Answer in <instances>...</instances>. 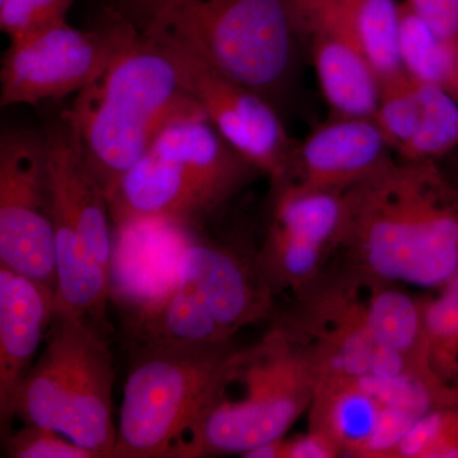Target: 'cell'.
<instances>
[{"label":"cell","mask_w":458,"mask_h":458,"mask_svg":"<svg viewBox=\"0 0 458 458\" xmlns=\"http://www.w3.org/2000/svg\"><path fill=\"white\" fill-rule=\"evenodd\" d=\"M345 201L346 267L427 291L458 273V186L436 162L394 161L345 190Z\"/></svg>","instance_id":"cell-1"},{"label":"cell","mask_w":458,"mask_h":458,"mask_svg":"<svg viewBox=\"0 0 458 458\" xmlns=\"http://www.w3.org/2000/svg\"><path fill=\"white\" fill-rule=\"evenodd\" d=\"M318 373L309 343L284 318L236 349L170 458L241 454L284 438L311 406Z\"/></svg>","instance_id":"cell-2"},{"label":"cell","mask_w":458,"mask_h":458,"mask_svg":"<svg viewBox=\"0 0 458 458\" xmlns=\"http://www.w3.org/2000/svg\"><path fill=\"white\" fill-rule=\"evenodd\" d=\"M200 110L161 42L128 25L104 71L62 114L108 195L167 123Z\"/></svg>","instance_id":"cell-3"},{"label":"cell","mask_w":458,"mask_h":458,"mask_svg":"<svg viewBox=\"0 0 458 458\" xmlns=\"http://www.w3.org/2000/svg\"><path fill=\"white\" fill-rule=\"evenodd\" d=\"M254 165L216 131L204 111L172 120L107 195L120 228L180 227L218 209L254 176Z\"/></svg>","instance_id":"cell-4"},{"label":"cell","mask_w":458,"mask_h":458,"mask_svg":"<svg viewBox=\"0 0 458 458\" xmlns=\"http://www.w3.org/2000/svg\"><path fill=\"white\" fill-rule=\"evenodd\" d=\"M274 295L256 252L195 241L181 250L167 285L141 304L132 339L137 345L232 342L241 328L269 318Z\"/></svg>","instance_id":"cell-5"},{"label":"cell","mask_w":458,"mask_h":458,"mask_svg":"<svg viewBox=\"0 0 458 458\" xmlns=\"http://www.w3.org/2000/svg\"><path fill=\"white\" fill-rule=\"evenodd\" d=\"M106 331L89 319L53 315L47 346L14 401L13 417L62 434L95 458H114V358Z\"/></svg>","instance_id":"cell-6"},{"label":"cell","mask_w":458,"mask_h":458,"mask_svg":"<svg viewBox=\"0 0 458 458\" xmlns=\"http://www.w3.org/2000/svg\"><path fill=\"white\" fill-rule=\"evenodd\" d=\"M147 31L267 99L291 80L300 42L286 0H161Z\"/></svg>","instance_id":"cell-7"},{"label":"cell","mask_w":458,"mask_h":458,"mask_svg":"<svg viewBox=\"0 0 458 458\" xmlns=\"http://www.w3.org/2000/svg\"><path fill=\"white\" fill-rule=\"evenodd\" d=\"M234 351L232 342L138 345L123 385L114 458H170Z\"/></svg>","instance_id":"cell-8"},{"label":"cell","mask_w":458,"mask_h":458,"mask_svg":"<svg viewBox=\"0 0 458 458\" xmlns=\"http://www.w3.org/2000/svg\"><path fill=\"white\" fill-rule=\"evenodd\" d=\"M454 403L458 388L433 376L318 377L309 430L327 436L343 457L394 458L419 419Z\"/></svg>","instance_id":"cell-9"},{"label":"cell","mask_w":458,"mask_h":458,"mask_svg":"<svg viewBox=\"0 0 458 458\" xmlns=\"http://www.w3.org/2000/svg\"><path fill=\"white\" fill-rule=\"evenodd\" d=\"M366 291L367 276L342 264L325 269L295 293L297 306L284 319L309 343L318 377H437L377 340L367 315Z\"/></svg>","instance_id":"cell-10"},{"label":"cell","mask_w":458,"mask_h":458,"mask_svg":"<svg viewBox=\"0 0 458 458\" xmlns=\"http://www.w3.org/2000/svg\"><path fill=\"white\" fill-rule=\"evenodd\" d=\"M0 265L55 297V227L44 135L0 138Z\"/></svg>","instance_id":"cell-11"},{"label":"cell","mask_w":458,"mask_h":458,"mask_svg":"<svg viewBox=\"0 0 458 458\" xmlns=\"http://www.w3.org/2000/svg\"><path fill=\"white\" fill-rule=\"evenodd\" d=\"M128 23L83 31L66 21L11 40L3 60L2 106L36 105L80 93L108 64Z\"/></svg>","instance_id":"cell-12"},{"label":"cell","mask_w":458,"mask_h":458,"mask_svg":"<svg viewBox=\"0 0 458 458\" xmlns=\"http://www.w3.org/2000/svg\"><path fill=\"white\" fill-rule=\"evenodd\" d=\"M146 32L161 42L183 86L223 140L274 183L284 180L297 146L270 99L214 71L171 38Z\"/></svg>","instance_id":"cell-13"},{"label":"cell","mask_w":458,"mask_h":458,"mask_svg":"<svg viewBox=\"0 0 458 458\" xmlns=\"http://www.w3.org/2000/svg\"><path fill=\"white\" fill-rule=\"evenodd\" d=\"M273 221L261 249L259 269L274 294L302 291L327 269L339 249L345 225V191L276 183Z\"/></svg>","instance_id":"cell-14"},{"label":"cell","mask_w":458,"mask_h":458,"mask_svg":"<svg viewBox=\"0 0 458 458\" xmlns=\"http://www.w3.org/2000/svg\"><path fill=\"white\" fill-rule=\"evenodd\" d=\"M393 152L372 117L334 116L295 147L282 181L345 191L393 164Z\"/></svg>","instance_id":"cell-15"},{"label":"cell","mask_w":458,"mask_h":458,"mask_svg":"<svg viewBox=\"0 0 458 458\" xmlns=\"http://www.w3.org/2000/svg\"><path fill=\"white\" fill-rule=\"evenodd\" d=\"M44 137L54 221L73 228L111 274V216L106 192L87 165L77 138L63 114L49 125Z\"/></svg>","instance_id":"cell-16"},{"label":"cell","mask_w":458,"mask_h":458,"mask_svg":"<svg viewBox=\"0 0 458 458\" xmlns=\"http://www.w3.org/2000/svg\"><path fill=\"white\" fill-rule=\"evenodd\" d=\"M54 294L0 265V432L11 433L14 401L53 316Z\"/></svg>","instance_id":"cell-17"},{"label":"cell","mask_w":458,"mask_h":458,"mask_svg":"<svg viewBox=\"0 0 458 458\" xmlns=\"http://www.w3.org/2000/svg\"><path fill=\"white\" fill-rule=\"evenodd\" d=\"M298 38L312 30L340 33L355 42L379 81L403 73L397 47L396 0H286Z\"/></svg>","instance_id":"cell-18"},{"label":"cell","mask_w":458,"mask_h":458,"mask_svg":"<svg viewBox=\"0 0 458 458\" xmlns=\"http://www.w3.org/2000/svg\"><path fill=\"white\" fill-rule=\"evenodd\" d=\"M319 89L335 116L372 117L381 81L355 42L340 33L312 30L303 33Z\"/></svg>","instance_id":"cell-19"},{"label":"cell","mask_w":458,"mask_h":458,"mask_svg":"<svg viewBox=\"0 0 458 458\" xmlns=\"http://www.w3.org/2000/svg\"><path fill=\"white\" fill-rule=\"evenodd\" d=\"M415 84L417 131L397 153L406 162H437L458 148V96L437 84L419 81Z\"/></svg>","instance_id":"cell-20"},{"label":"cell","mask_w":458,"mask_h":458,"mask_svg":"<svg viewBox=\"0 0 458 458\" xmlns=\"http://www.w3.org/2000/svg\"><path fill=\"white\" fill-rule=\"evenodd\" d=\"M427 355L434 375L458 385V273L436 294L423 300Z\"/></svg>","instance_id":"cell-21"},{"label":"cell","mask_w":458,"mask_h":458,"mask_svg":"<svg viewBox=\"0 0 458 458\" xmlns=\"http://www.w3.org/2000/svg\"><path fill=\"white\" fill-rule=\"evenodd\" d=\"M372 119L394 152L411 140L417 131L419 98L417 84L405 72L381 82Z\"/></svg>","instance_id":"cell-22"},{"label":"cell","mask_w":458,"mask_h":458,"mask_svg":"<svg viewBox=\"0 0 458 458\" xmlns=\"http://www.w3.org/2000/svg\"><path fill=\"white\" fill-rule=\"evenodd\" d=\"M394 458H458V403L439 406L419 419Z\"/></svg>","instance_id":"cell-23"},{"label":"cell","mask_w":458,"mask_h":458,"mask_svg":"<svg viewBox=\"0 0 458 458\" xmlns=\"http://www.w3.org/2000/svg\"><path fill=\"white\" fill-rule=\"evenodd\" d=\"M73 0H0V29L11 40L66 21Z\"/></svg>","instance_id":"cell-24"},{"label":"cell","mask_w":458,"mask_h":458,"mask_svg":"<svg viewBox=\"0 0 458 458\" xmlns=\"http://www.w3.org/2000/svg\"><path fill=\"white\" fill-rule=\"evenodd\" d=\"M7 456L12 458H95L89 451L69 441L62 434L25 424L3 438Z\"/></svg>","instance_id":"cell-25"},{"label":"cell","mask_w":458,"mask_h":458,"mask_svg":"<svg viewBox=\"0 0 458 458\" xmlns=\"http://www.w3.org/2000/svg\"><path fill=\"white\" fill-rule=\"evenodd\" d=\"M441 40L458 47V0H405Z\"/></svg>","instance_id":"cell-26"},{"label":"cell","mask_w":458,"mask_h":458,"mask_svg":"<svg viewBox=\"0 0 458 458\" xmlns=\"http://www.w3.org/2000/svg\"><path fill=\"white\" fill-rule=\"evenodd\" d=\"M342 451L325 434L309 430L304 436L283 439L280 458H336Z\"/></svg>","instance_id":"cell-27"},{"label":"cell","mask_w":458,"mask_h":458,"mask_svg":"<svg viewBox=\"0 0 458 458\" xmlns=\"http://www.w3.org/2000/svg\"><path fill=\"white\" fill-rule=\"evenodd\" d=\"M458 386V385H457Z\"/></svg>","instance_id":"cell-28"}]
</instances>
